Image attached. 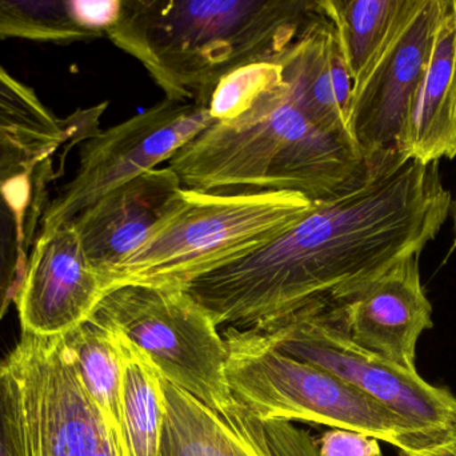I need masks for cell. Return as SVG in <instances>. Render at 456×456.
<instances>
[{
    "label": "cell",
    "instance_id": "1",
    "mask_svg": "<svg viewBox=\"0 0 456 456\" xmlns=\"http://www.w3.org/2000/svg\"><path fill=\"white\" fill-rule=\"evenodd\" d=\"M439 162L369 165L358 181L310 211L275 240L183 288L218 328L270 331L343 307L394 265L420 254L452 214Z\"/></svg>",
    "mask_w": 456,
    "mask_h": 456
},
{
    "label": "cell",
    "instance_id": "2",
    "mask_svg": "<svg viewBox=\"0 0 456 456\" xmlns=\"http://www.w3.org/2000/svg\"><path fill=\"white\" fill-rule=\"evenodd\" d=\"M318 11L319 0H122L106 37L166 99L208 107L224 78L281 55Z\"/></svg>",
    "mask_w": 456,
    "mask_h": 456
},
{
    "label": "cell",
    "instance_id": "3",
    "mask_svg": "<svg viewBox=\"0 0 456 456\" xmlns=\"http://www.w3.org/2000/svg\"><path fill=\"white\" fill-rule=\"evenodd\" d=\"M167 168L187 189L289 192L318 201L361 179L369 163L350 134L311 122L278 63L249 104L184 145Z\"/></svg>",
    "mask_w": 456,
    "mask_h": 456
},
{
    "label": "cell",
    "instance_id": "4",
    "mask_svg": "<svg viewBox=\"0 0 456 456\" xmlns=\"http://www.w3.org/2000/svg\"><path fill=\"white\" fill-rule=\"evenodd\" d=\"M313 206L289 192L182 187L146 243L109 278L122 284L183 286L267 245Z\"/></svg>",
    "mask_w": 456,
    "mask_h": 456
},
{
    "label": "cell",
    "instance_id": "5",
    "mask_svg": "<svg viewBox=\"0 0 456 456\" xmlns=\"http://www.w3.org/2000/svg\"><path fill=\"white\" fill-rule=\"evenodd\" d=\"M226 377L233 402L260 422H303L364 434L420 452L406 422L337 375L287 355L255 329L227 327Z\"/></svg>",
    "mask_w": 456,
    "mask_h": 456
},
{
    "label": "cell",
    "instance_id": "6",
    "mask_svg": "<svg viewBox=\"0 0 456 456\" xmlns=\"http://www.w3.org/2000/svg\"><path fill=\"white\" fill-rule=\"evenodd\" d=\"M88 320L133 345L163 380L214 411L232 406L226 343L210 313L183 286H114Z\"/></svg>",
    "mask_w": 456,
    "mask_h": 456
},
{
    "label": "cell",
    "instance_id": "7",
    "mask_svg": "<svg viewBox=\"0 0 456 456\" xmlns=\"http://www.w3.org/2000/svg\"><path fill=\"white\" fill-rule=\"evenodd\" d=\"M3 363L15 395L21 456H123L77 380L61 336L21 334Z\"/></svg>",
    "mask_w": 456,
    "mask_h": 456
},
{
    "label": "cell",
    "instance_id": "8",
    "mask_svg": "<svg viewBox=\"0 0 456 456\" xmlns=\"http://www.w3.org/2000/svg\"><path fill=\"white\" fill-rule=\"evenodd\" d=\"M334 310L257 332L281 352L315 364L379 402L409 425L423 449L449 441L456 433L455 396L356 345L335 320Z\"/></svg>",
    "mask_w": 456,
    "mask_h": 456
},
{
    "label": "cell",
    "instance_id": "9",
    "mask_svg": "<svg viewBox=\"0 0 456 456\" xmlns=\"http://www.w3.org/2000/svg\"><path fill=\"white\" fill-rule=\"evenodd\" d=\"M214 122L206 104L163 99L146 112L99 131L83 144L79 168L48 203L42 227L71 222L110 190L168 162Z\"/></svg>",
    "mask_w": 456,
    "mask_h": 456
},
{
    "label": "cell",
    "instance_id": "10",
    "mask_svg": "<svg viewBox=\"0 0 456 456\" xmlns=\"http://www.w3.org/2000/svg\"><path fill=\"white\" fill-rule=\"evenodd\" d=\"M447 0H406L374 63L353 86L347 130L369 165L403 160L398 146Z\"/></svg>",
    "mask_w": 456,
    "mask_h": 456
},
{
    "label": "cell",
    "instance_id": "11",
    "mask_svg": "<svg viewBox=\"0 0 456 456\" xmlns=\"http://www.w3.org/2000/svg\"><path fill=\"white\" fill-rule=\"evenodd\" d=\"M74 146L0 131V323L23 281L48 190Z\"/></svg>",
    "mask_w": 456,
    "mask_h": 456
},
{
    "label": "cell",
    "instance_id": "12",
    "mask_svg": "<svg viewBox=\"0 0 456 456\" xmlns=\"http://www.w3.org/2000/svg\"><path fill=\"white\" fill-rule=\"evenodd\" d=\"M104 294L74 222L40 228L15 299L23 334L63 336L88 320Z\"/></svg>",
    "mask_w": 456,
    "mask_h": 456
},
{
    "label": "cell",
    "instance_id": "13",
    "mask_svg": "<svg viewBox=\"0 0 456 456\" xmlns=\"http://www.w3.org/2000/svg\"><path fill=\"white\" fill-rule=\"evenodd\" d=\"M431 316L419 254L402 260L353 302L334 310L335 320L356 345L410 372H418V340L433 328Z\"/></svg>",
    "mask_w": 456,
    "mask_h": 456
},
{
    "label": "cell",
    "instance_id": "14",
    "mask_svg": "<svg viewBox=\"0 0 456 456\" xmlns=\"http://www.w3.org/2000/svg\"><path fill=\"white\" fill-rule=\"evenodd\" d=\"M182 187L170 168L154 169L110 190L72 220L106 292L110 276L146 243Z\"/></svg>",
    "mask_w": 456,
    "mask_h": 456
},
{
    "label": "cell",
    "instance_id": "15",
    "mask_svg": "<svg viewBox=\"0 0 456 456\" xmlns=\"http://www.w3.org/2000/svg\"><path fill=\"white\" fill-rule=\"evenodd\" d=\"M398 153L403 160L422 163L456 155V0H447L434 35Z\"/></svg>",
    "mask_w": 456,
    "mask_h": 456
},
{
    "label": "cell",
    "instance_id": "16",
    "mask_svg": "<svg viewBox=\"0 0 456 456\" xmlns=\"http://www.w3.org/2000/svg\"><path fill=\"white\" fill-rule=\"evenodd\" d=\"M276 61L314 125L330 133L350 134L347 114L353 79L321 3L318 13Z\"/></svg>",
    "mask_w": 456,
    "mask_h": 456
},
{
    "label": "cell",
    "instance_id": "17",
    "mask_svg": "<svg viewBox=\"0 0 456 456\" xmlns=\"http://www.w3.org/2000/svg\"><path fill=\"white\" fill-rule=\"evenodd\" d=\"M162 390L159 456H270L236 402L226 412H218L163 379Z\"/></svg>",
    "mask_w": 456,
    "mask_h": 456
},
{
    "label": "cell",
    "instance_id": "18",
    "mask_svg": "<svg viewBox=\"0 0 456 456\" xmlns=\"http://www.w3.org/2000/svg\"><path fill=\"white\" fill-rule=\"evenodd\" d=\"M122 0L0 2V39L72 43L106 37Z\"/></svg>",
    "mask_w": 456,
    "mask_h": 456
},
{
    "label": "cell",
    "instance_id": "19",
    "mask_svg": "<svg viewBox=\"0 0 456 456\" xmlns=\"http://www.w3.org/2000/svg\"><path fill=\"white\" fill-rule=\"evenodd\" d=\"M61 344L83 390L123 450V361L117 339L87 320L63 335Z\"/></svg>",
    "mask_w": 456,
    "mask_h": 456
},
{
    "label": "cell",
    "instance_id": "20",
    "mask_svg": "<svg viewBox=\"0 0 456 456\" xmlns=\"http://www.w3.org/2000/svg\"><path fill=\"white\" fill-rule=\"evenodd\" d=\"M115 339L123 361V456H159L165 417L162 379L136 348Z\"/></svg>",
    "mask_w": 456,
    "mask_h": 456
},
{
    "label": "cell",
    "instance_id": "21",
    "mask_svg": "<svg viewBox=\"0 0 456 456\" xmlns=\"http://www.w3.org/2000/svg\"><path fill=\"white\" fill-rule=\"evenodd\" d=\"M331 21L353 86L387 42L406 0H319Z\"/></svg>",
    "mask_w": 456,
    "mask_h": 456
},
{
    "label": "cell",
    "instance_id": "22",
    "mask_svg": "<svg viewBox=\"0 0 456 456\" xmlns=\"http://www.w3.org/2000/svg\"><path fill=\"white\" fill-rule=\"evenodd\" d=\"M109 102L77 109L59 118L40 101L34 90L0 66V131L77 145L101 131V118Z\"/></svg>",
    "mask_w": 456,
    "mask_h": 456
},
{
    "label": "cell",
    "instance_id": "23",
    "mask_svg": "<svg viewBox=\"0 0 456 456\" xmlns=\"http://www.w3.org/2000/svg\"><path fill=\"white\" fill-rule=\"evenodd\" d=\"M0 456H21L12 383L0 361Z\"/></svg>",
    "mask_w": 456,
    "mask_h": 456
},
{
    "label": "cell",
    "instance_id": "24",
    "mask_svg": "<svg viewBox=\"0 0 456 456\" xmlns=\"http://www.w3.org/2000/svg\"><path fill=\"white\" fill-rule=\"evenodd\" d=\"M321 456H382L379 441L355 431L334 428L322 436Z\"/></svg>",
    "mask_w": 456,
    "mask_h": 456
},
{
    "label": "cell",
    "instance_id": "25",
    "mask_svg": "<svg viewBox=\"0 0 456 456\" xmlns=\"http://www.w3.org/2000/svg\"><path fill=\"white\" fill-rule=\"evenodd\" d=\"M404 456H456V450L450 441H446L444 444H434L428 449Z\"/></svg>",
    "mask_w": 456,
    "mask_h": 456
},
{
    "label": "cell",
    "instance_id": "26",
    "mask_svg": "<svg viewBox=\"0 0 456 456\" xmlns=\"http://www.w3.org/2000/svg\"><path fill=\"white\" fill-rule=\"evenodd\" d=\"M452 222H454V241H452V249H450L449 256L452 253V252L456 251V195L454 201H452Z\"/></svg>",
    "mask_w": 456,
    "mask_h": 456
},
{
    "label": "cell",
    "instance_id": "27",
    "mask_svg": "<svg viewBox=\"0 0 456 456\" xmlns=\"http://www.w3.org/2000/svg\"><path fill=\"white\" fill-rule=\"evenodd\" d=\"M450 441V444H452V446L455 447V450H456V433L454 434V435L452 436V438L449 439Z\"/></svg>",
    "mask_w": 456,
    "mask_h": 456
}]
</instances>
